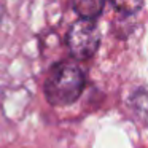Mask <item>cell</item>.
<instances>
[{"mask_svg":"<svg viewBox=\"0 0 148 148\" xmlns=\"http://www.w3.org/2000/svg\"><path fill=\"white\" fill-rule=\"evenodd\" d=\"M84 89V75L77 64L59 62L53 65L45 81V97L54 107L72 105Z\"/></svg>","mask_w":148,"mask_h":148,"instance_id":"1","label":"cell"},{"mask_svg":"<svg viewBox=\"0 0 148 148\" xmlns=\"http://www.w3.org/2000/svg\"><path fill=\"white\" fill-rule=\"evenodd\" d=\"M100 43V34L99 27L94 23V19H84L81 18L80 21L73 24L69 29L67 34V46L70 54L75 59H89L94 56Z\"/></svg>","mask_w":148,"mask_h":148,"instance_id":"2","label":"cell"},{"mask_svg":"<svg viewBox=\"0 0 148 148\" xmlns=\"http://www.w3.org/2000/svg\"><path fill=\"white\" fill-rule=\"evenodd\" d=\"M73 8L81 18L84 19H94L96 16H99L102 11L105 0H72Z\"/></svg>","mask_w":148,"mask_h":148,"instance_id":"3","label":"cell"},{"mask_svg":"<svg viewBox=\"0 0 148 148\" xmlns=\"http://www.w3.org/2000/svg\"><path fill=\"white\" fill-rule=\"evenodd\" d=\"M129 103L140 118L148 123V86H140L132 92Z\"/></svg>","mask_w":148,"mask_h":148,"instance_id":"4","label":"cell"},{"mask_svg":"<svg viewBox=\"0 0 148 148\" xmlns=\"http://www.w3.org/2000/svg\"><path fill=\"white\" fill-rule=\"evenodd\" d=\"M113 7L123 14H134L143 5V0H112Z\"/></svg>","mask_w":148,"mask_h":148,"instance_id":"5","label":"cell"},{"mask_svg":"<svg viewBox=\"0 0 148 148\" xmlns=\"http://www.w3.org/2000/svg\"><path fill=\"white\" fill-rule=\"evenodd\" d=\"M0 18H2V7H0Z\"/></svg>","mask_w":148,"mask_h":148,"instance_id":"6","label":"cell"}]
</instances>
